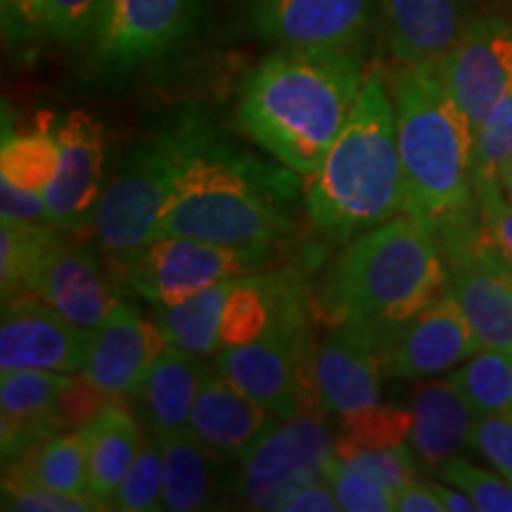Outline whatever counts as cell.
<instances>
[{"instance_id":"d6986e66","label":"cell","mask_w":512,"mask_h":512,"mask_svg":"<svg viewBox=\"0 0 512 512\" xmlns=\"http://www.w3.org/2000/svg\"><path fill=\"white\" fill-rule=\"evenodd\" d=\"M280 418L240 392L219 370H209L197 394L188 432L223 460H240Z\"/></svg>"},{"instance_id":"d6a6232c","label":"cell","mask_w":512,"mask_h":512,"mask_svg":"<svg viewBox=\"0 0 512 512\" xmlns=\"http://www.w3.org/2000/svg\"><path fill=\"white\" fill-rule=\"evenodd\" d=\"M512 157V88L475 133V192L501 185Z\"/></svg>"},{"instance_id":"8992f818","label":"cell","mask_w":512,"mask_h":512,"mask_svg":"<svg viewBox=\"0 0 512 512\" xmlns=\"http://www.w3.org/2000/svg\"><path fill=\"white\" fill-rule=\"evenodd\" d=\"M174 181L176 136L169 121L131 147L95 207V235L112 266L124 264L159 238Z\"/></svg>"},{"instance_id":"ab89813d","label":"cell","mask_w":512,"mask_h":512,"mask_svg":"<svg viewBox=\"0 0 512 512\" xmlns=\"http://www.w3.org/2000/svg\"><path fill=\"white\" fill-rule=\"evenodd\" d=\"M3 41L10 53L29 57L46 38V0H0Z\"/></svg>"},{"instance_id":"7a4b0ae2","label":"cell","mask_w":512,"mask_h":512,"mask_svg":"<svg viewBox=\"0 0 512 512\" xmlns=\"http://www.w3.org/2000/svg\"><path fill=\"white\" fill-rule=\"evenodd\" d=\"M363 79L358 48H280L245 81L238 124L261 150L306 178L347 124Z\"/></svg>"},{"instance_id":"4fadbf2b","label":"cell","mask_w":512,"mask_h":512,"mask_svg":"<svg viewBox=\"0 0 512 512\" xmlns=\"http://www.w3.org/2000/svg\"><path fill=\"white\" fill-rule=\"evenodd\" d=\"M93 332L55 311L38 294L3 302L0 318V373L46 370L79 375L86 368Z\"/></svg>"},{"instance_id":"9a60e30c","label":"cell","mask_w":512,"mask_h":512,"mask_svg":"<svg viewBox=\"0 0 512 512\" xmlns=\"http://www.w3.org/2000/svg\"><path fill=\"white\" fill-rule=\"evenodd\" d=\"M254 29L280 48H361L375 0H249Z\"/></svg>"},{"instance_id":"2e32d148","label":"cell","mask_w":512,"mask_h":512,"mask_svg":"<svg viewBox=\"0 0 512 512\" xmlns=\"http://www.w3.org/2000/svg\"><path fill=\"white\" fill-rule=\"evenodd\" d=\"M60 169L46 190L50 223L76 233L93 226L95 207L105 190V133L91 112L74 110L57 121Z\"/></svg>"},{"instance_id":"8d00e7d4","label":"cell","mask_w":512,"mask_h":512,"mask_svg":"<svg viewBox=\"0 0 512 512\" xmlns=\"http://www.w3.org/2000/svg\"><path fill=\"white\" fill-rule=\"evenodd\" d=\"M337 456L347 463L356 465L358 470L368 472L375 479H380L384 486H389L392 491H399L413 479H418L415 465H418V456H415L413 446L399 444V446H387V448H366V446H354L347 441L337 439Z\"/></svg>"},{"instance_id":"b9f144b4","label":"cell","mask_w":512,"mask_h":512,"mask_svg":"<svg viewBox=\"0 0 512 512\" xmlns=\"http://www.w3.org/2000/svg\"><path fill=\"white\" fill-rule=\"evenodd\" d=\"M470 446L512 484V411L477 418Z\"/></svg>"},{"instance_id":"30bf717a","label":"cell","mask_w":512,"mask_h":512,"mask_svg":"<svg viewBox=\"0 0 512 512\" xmlns=\"http://www.w3.org/2000/svg\"><path fill=\"white\" fill-rule=\"evenodd\" d=\"M197 0H102L91 34L93 64L126 76L162 60L195 27Z\"/></svg>"},{"instance_id":"e0dca14e","label":"cell","mask_w":512,"mask_h":512,"mask_svg":"<svg viewBox=\"0 0 512 512\" xmlns=\"http://www.w3.org/2000/svg\"><path fill=\"white\" fill-rule=\"evenodd\" d=\"M171 342L155 318L119 299L110 318L93 330L83 375L114 399H131L152 363Z\"/></svg>"},{"instance_id":"f546056e","label":"cell","mask_w":512,"mask_h":512,"mask_svg":"<svg viewBox=\"0 0 512 512\" xmlns=\"http://www.w3.org/2000/svg\"><path fill=\"white\" fill-rule=\"evenodd\" d=\"M233 283L235 278L223 280L174 306H152L155 320L169 337L171 347L200 358H207L221 349V318Z\"/></svg>"},{"instance_id":"83f0119b","label":"cell","mask_w":512,"mask_h":512,"mask_svg":"<svg viewBox=\"0 0 512 512\" xmlns=\"http://www.w3.org/2000/svg\"><path fill=\"white\" fill-rule=\"evenodd\" d=\"M3 475L62 494H88V456L83 430L57 432L29 446L19 458L3 463Z\"/></svg>"},{"instance_id":"3957f363","label":"cell","mask_w":512,"mask_h":512,"mask_svg":"<svg viewBox=\"0 0 512 512\" xmlns=\"http://www.w3.org/2000/svg\"><path fill=\"white\" fill-rule=\"evenodd\" d=\"M448 261L432 228L399 214L358 233L320 280L313 309L330 325L368 332L377 347L448 290Z\"/></svg>"},{"instance_id":"d590c367","label":"cell","mask_w":512,"mask_h":512,"mask_svg":"<svg viewBox=\"0 0 512 512\" xmlns=\"http://www.w3.org/2000/svg\"><path fill=\"white\" fill-rule=\"evenodd\" d=\"M332 491H335L339 510L347 512H387L394 510L396 491L384 486L368 472L358 470L339 456L332 458L325 472Z\"/></svg>"},{"instance_id":"f1b7e54d","label":"cell","mask_w":512,"mask_h":512,"mask_svg":"<svg viewBox=\"0 0 512 512\" xmlns=\"http://www.w3.org/2000/svg\"><path fill=\"white\" fill-rule=\"evenodd\" d=\"M60 169V143H57V119L41 114L34 131L17 133L5 117L3 145H0V178L46 195Z\"/></svg>"},{"instance_id":"1f68e13d","label":"cell","mask_w":512,"mask_h":512,"mask_svg":"<svg viewBox=\"0 0 512 512\" xmlns=\"http://www.w3.org/2000/svg\"><path fill=\"white\" fill-rule=\"evenodd\" d=\"M110 510L157 512L164 510V458L155 434L147 432L136 458L121 479Z\"/></svg>"},{"instance_id":"9c48e42d","label":"cell","mask_w":512,"mask_h":512,"mask_svg":"<svg viewBox=\"0 0 512 512\" xmlns=\"http://www.w3.org/2000/svg\"><path fill=\"white\" fill-rule=\"evenodd\" d=\"M323 408L278 420L240 458L233 494L249 510H278L280 501L302 484L325 479L337 456V437Z\"/></svg>"},{"instance_id":"74e56055","label":"cell","mask_w":512,"mask_h":512,"mask_svg":"<svg viewBox=\"0 0 512 512\" xmlns=\"http://www.w3.org/2000/svg\"><path fill=\"white\" fill-rule=\"evenodd\" d=\"M3 510L12 512H98L107 510L91 494H62L24 479L3 475Z\"/></svg>"},{"instance_id":"e575fe53","label":"cell","mask_w":512,"mask_h":512,"mask_svg":"<svg viewBox=\"0 0 512 512\" xmlns=\"http://www.w3.org/2000/svg\"><path fill=\"white\" fill-rule=\"evenodd\" d=\"M434 475L465 491L479 512H512V484L503 475L482 470L460 456L444 460Z\"/></svg>"},{"instance_id":"ba28073f","label":"cell","mask_w":512,"mask_h":512,"mask_svg":"<svg viewBox=\"0 0 512 512\" xmlns=\"http://www.w3.org/2000/svg\"><path fill=\"white\" fill-rule=\"evenodd\" d=\"M278 245H219V242L162 235L117 268L131 292L150 306H174L223 280L271 266Z\"/></svg>"},{"instance_id":"7dc6e473","label":"cell","mask_w":512,"mask_h":512,"mask_svg":"<svg viewBox=\"0 0 512 512\" xmlns=\"http://www.w3.org/2000/svg\"><path fill=\"white\" fill-rule=\"evenodd\" d=\"M432 489L437 491V496L441 498V503H444L446 512H475V503H472V498L465 494V491L460 489H451V486H444L439 482H432Z\"/></svg>"},{"instance_id":"836d02e7","label":"cell","mask_w":512,"mask_h":512,"mask_svg":"<svg viewBox=\"0 0 512 512\" xmlns=\"http://www.w3.org/2000/svg\"><path fill=\"white\" fill-rule=\"evenodd\" d=\"M339 441L366 448H387L406 444L411 439L413 413L406 408L380 406L366 408V411L349 413L337 418Z\"/></svg>"},{"instance_id":"603a6c76","label":"cell","mask_w":512,"mask_h":512,"mask_svg":"<svg viewBox=\"0 0 512 512\" xmlns=\"http://www.w3.org/2000/svg\"><path fill=\"white\" fill-rule=\"evenodd\" d=\"M382 17L389 53L401 64L439 60L470 24L465 0H382Z\"/></svg>"},{"instance_id":"4316f807","label":"cell","mask_w":512,"mask_h":512,"mask_svg":"<svg viewBox=\"0 0 512 512\" xmlns=\"http://www.w3.org/2000/svg\"><path fill=\"white\" fill-rule=\"evenodd\" d=\"M67 230L55 223H15L0 226V290L3 302L19 294H36L43 273L64 245Z\"/></svg>"},{"instance_id":"6da1fadb","label":"cell","mask_w":512,"mask_h":512,"mask_svg":"<svg viewBox=\"0 0 512 512\" xmlns=\"http://www.w3.org/2000/svg\"><path fill=\"white\" fill-rule=\"evenodd\" d=\"M176 181L159 223L162 235L219 245H280L292 240L304 183L290 166L256 157L223 136L200 112L171 121Z\"/></svg>"},{"instance_id":"277c9868","label":"cell","mask_w":512,"mask_h":512,"mask_svg":"<svg viewBox=\"0 0 512 512\" xmlns=\"http://www.w3.org/2000/svg\"><path fill=\"white\" fill-rule=\"evenodd\" d=\"M403 171V214L425 223L439 242L479 223L475 128L441 81L437 60L401 64L392 81Z\"/></svg>"},{"instance_id":"ee69618b","label":"cell","mask_w":512,"mask_h":512,"mask_svg":"<svg viewBox=\"0 0 512 512\" xmlns=\"http://www.w3.org/2000/svg\"><path fill=\"white\" fill-rule=\"evenodd\" d=\"M0 214H3V221L50 223L46 195L24 190L3 178H0Z\"/></svg>"},{"instance_id":"c3c4849f","label":"cell","mask_w":512,"mask_h":512,"mask_svg":"<svg viewBox=\"0 0 512 512\" xmlns=\"http://www.w3.org/2000/svg\"><path fill=\"white\" fill-rule=\"evenodd\" d=\"M501 190H503V195L512 202V157H510L508 166H505L503 174H501Z\"/></svg>"},{"instance_id":"bcb514c9","label":"cell","mask_w":512,"mask_h":512,"mask_svg":"<svg viewBox=\"0 0 512 512\" xmlns=\"http://www.w3.org/2000/svg\"><path fill=\"white\" fill-rule=\"evenodd\" d=\"M394 510L399 512H446L444 503L432 489L430 479H413L396 491Z\"/></svg>"},{"instance_id":"8fae6325","label":"cell","mask_w":512,"mask_h":512,"mask_svg":"<svg viewBox=\"0 0 512 512\" xmlns=\"http://www.w3.org/2000/svg\"><path fill=\"white\" fill-rule=\"evenodd\" d=\"M437 67L448 93L477 133L512 88V19L501 12L470 19L453 48L439 57Z\"/></svg>"},{"instance_id":"ffe728a7","label":"cell","mask_w":512,"mask_h":512,"mask_svg":"<svg viewBox=\"0 0 512 512\" xmlns=\"http://www.w3.org/2000/svg\"><path fill=\"white\" fill-rule=\"evenodd\" d=\"M74 375L46 370L0 373V439L3 463L22 456L29 446L62 432L57 401Z\"/></svg>"},{"instance_id":"5bb4252c","label":"cell","mask_w":512,"mask_h":512,"mask_svg":"<svg viewBox=\"0 0 512 512\" xmlns=\"http://www.w3.org/2000/svg\"><path fill=\"white\" fill-rule=\"evenodd\" d=\"M482 349L465 311L451 292L394 330L382 342L384 373L396 380H422L458 368Z\"/></svg>"},{"instance_id":"60d3db41","label":"cell","mask_w":512,"mask_h":512,"mask_svg":"<svg viewBox=\"0 0 512 512\" xmlns=\"http://www.w3.org/2000/svg\"><path fill=\"white\" fill-rule=\"evenodd\" d=\"M112 401L114 396H107L86 375L79 373L72 377V382L60 394V401H57V422H60L62 432L81 430L93 418H98Z\"/></svg>"},{"instance_id":"7c38bea8","label":"cell","mask_w":512,"mask_h":512,"mask_svg":"<svg viewBox=\"0 0 512 512\" xmlns=\"http://www.w3.org/2000/svg\"><path fill=\"white\" fill-rule=\"evenodd\" d=\"M448 292L458 299L482 347L512 354V266L486 245L482 226L441 242Z\"/></svg>"},{"instance_id":"f6af8a7d","label":"cell","mask_w":512,"mask_h":512,"mask_svg":"<svg viewBox=\"0 0 512 512\" xmlns=\"http://www.w3.org/2000/svg\"><path fill=\"white\" fill-rule=\"evenodd\" d=\"M337 496L328 479H313L287 494L278 505V512H335Z\"/></svg>"},{"instance_id":"44dd1931","label":"cell","mask_w":512,"mask_h":512,"mask_svg":"<svg viewBox=\"0 0 512 512\" xmlns=\"http://www.w3.org/2000/svg\"><path fill=\"white\" fill-rule=\"evenodd\" d=\"M36 294L74 325L91 332L110 318L119 302L98 256L69 240L50 261Z\"/></svg>"},{"instance_id":"7402d4cb","label":"cell","mask_w":512,"mask_h":512,"mask_svg":"<svg viewBox=\"0 0 512 512\" xmlns=\"http://www.w3.org/2000/svg\"><path fill=\"white\" fill-rule=\"evenodd\" d=\"M207 373L200 356L178 347L164 349L131 394L145 430L155 437L188 432L192 406Z\"/></svg>"},{"instance_id":"4dcf8cb0","label":"cell","mask_w":512,"mask_h":512,"mask_svg":"<svg viewBox=\"0 0 512 512\" xmlns=\"http://www.w3.org/2000/svg\"><path fill=\"white\" fill-rule=\"evenodd\" d=\"M453 384L477 418L512 411V354L482 347L453 368Z\"/></svg>"},{"instance_id":"681fc988","label":"cell","mask_w":512,"mask_h":512,"mask_svg":"<svg viewBox=\"0 0 512 512\" xmlns=\"http://www.w3.org/2000/svg\"><path fill=\"white\" fill-rule=\"evenodd\" d=\"M498 5H501V8H505V10H512V0H496Z\"/></svg>"},{"instance_id":"5b68a950","label":"cell","mask_w":512,"mask_h":512,"mask_svg":"<svg viewBox=\"0 0 512 512\" xmlns=\"http://www.w3.org/2000/svg\"><path fill=\"white\" fill-rule=\"evenodd\" d=\"M304 209L320 233L349 242L403 214V171L392 91L370 69L347 124L304 183Z\"/></svg>"},{"instance_id":"ac0fdd59","label":"cell","mask_w":512,"mask_h":512,"mask_svg":"<svg viewBox=\"0 0 512 512\" xmlns=\"http://www.w3.org/2000/svg\"><path fill=\"white\" fill-rule=\"evenodd\" d=\"M384 363L380 347L368 332L351 325H332L316 347L318 401L325 415L366 411L382 403Z\"/></svg>"},{"instance_id":"7bdbcfd3","label":"cell","mask_w":512,"mask_h":512,"mask_svg":"<svg viewBox=\"0 0 512 512\" xmlns=\"http://www.w3.org/2000/svg\"><path fill=\"white\" fill-rule=\"evenodd\" d=\"M477 207L486 245L512 266V202L503 195L501 185H494L477 190Z\"/></svg>"},{"instance_id":"d4e9b609","label":"cell","mask_w":512,"mask_h":512,"mask_svg":"<svg viewBox=\"0 0 512 512\" xmlns=\"http://www.w3.org/2000/svg\"><path fill=\"white\" fill-rule=\"evenodd\" d=\"M164 458V510L192 512L211 508L226 484V463L190 432L157 437Z\"/></svg>"},{"instance_id":"52a82bcc","label":"cell","mask_w":512,"mask_h":512,"mask_svg":"<svg viewBox=\"0 0 512 512\" xmlns=\"http://www.w3.org/2000/svg\"><path fill=\"white\" fill-rule=\"evenodd\" d=\"M311 309L313 304H304L285 313L266 335L221 347L214 358L223 377L280 420L320 408Z\"/></svg>"},{"instance_id":"cb8c5ba5","label":"cell","mask_w":512,"mask_h":512,"mask_svg":"<svg viewBox=\"0 0 512 512\" xmlns=\"http://www.w3.org/2000/svg\"><path fill=\"white\" fill-rule=\"evenodd\" d=\"M411 413L413 427L408 441L420 465L430 472L437 470L444 460L458 456L465 444L470 446L477 415L451 377L420 384L413 394Z\"/></svg>"},{"instance_id":"f35d334b","label":"cell","mask_w":512,"mask_h":512,"mask_svg":"<svg viewBox=\"0 0 512 512\" xmlns=\"http://www.w3.org/2000/svg\"><path fill=\"white\" fill-rule=\"evenodd\" d=\"M102 0H46V38L62 46H81L91 41Z\"/></svg>"},{"instance_id":"484cf974","label":"cell","mask_w":512,"mask_h":512,"mask_svg":"<svg viewBox=\"0 0 512 512\" xmlns=\"http://www.w3.org/2000/svg\"><path fill=\"white\" fill-rule=\"evenodd\" d=\"M81 430L86 437L88 494L110 510L121 479L143 444L140 425L136 415L124 406V399H114Z\"/></svg>"}]
</instances>
